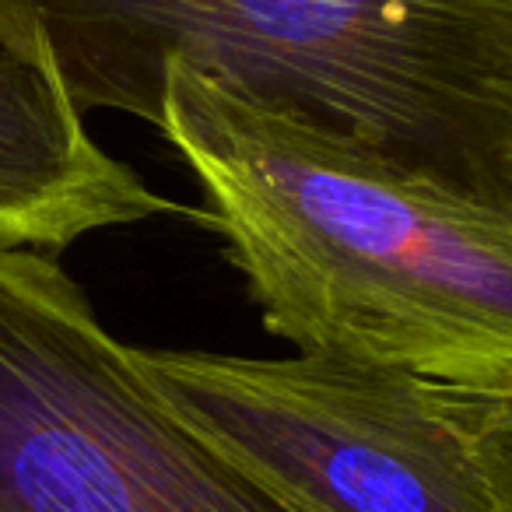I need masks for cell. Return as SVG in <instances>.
Wrapping results in <instances>:
<instances>
[{
    "label": "cell",
    "mask_w": 512,
    "mask_h": 512,
    "mask_svg": "<svg viewBox=\"0 0 512 512\" xmlns=\"http://www.w3.org/2000/svg\"><path fill=\"white\" fill-rule=\"evenodd\" d=\"M0 512H295L169 411L71 274L0 246Z\"/></svg>",
    "instance_id": "3"
},
{
    "label": "cell",
    "mask_w": 512,
    "mask_h": 512,
    "mask_svg": "<svg viewBox=\"0 0 512 512\" xmlns=\"http://www.w3.org/2000/svg\"><path fill=\"white\" fill-rule=\"evenodd\" d=\"M81 113L162 123L172 64L512 200V0H22Z\"/></svg>",
    "instance_id": "2"
},
{
    "label": "cell",
    "mask_w": 512,
    "mask_h": 512,
    "mask_svg": "<svg viewBox=\"0 0 512 512\" xmlns=\"http://www.w3.org/2000/svg\"><path fill=\"white\" fill-rule=\"evenodd\" d=\"M442 397L488 477L498 512H512V393L484 397V393L442 390Z\"/></svg>",
    "instance_id": "6"
},
{
    "label": "cell",
    "mask_w": 512,
    "mask_h": 512,
    "mask_svg": "<svg viewBox=\"0 0 512 512\" xmlns=\"http://www.w3.org/2000/svg\"><path fill=\"white\" fill-rule=\"evenodd\" d=\"M172 211L88 134L39 18L22 0H0V246L60 253Z\"/></svg>",
    "instance_id": "5"
},
{
    "label": "cell",
    "mask_w": 512,
    "mask_h": 512,
    "mask_svg": "<svg viewBox=\"0 0 512 512\" xmlns=\"http://www.w3.org/2000/svg\"><path fill=\"white\" fill-rule=\"evenodd\" d=\"M183 425L295 512H498L439 386L355 358L137 348Z\"/></svg>",
    "instance_id": "4"
},
{
    "label": "cell",
    "mask_w": 512,
    "mask_h": 512,
    "mask_svg": "<svg viewBox=\"0 0 512 512\" xmlns=\"http://www.w3.org/2000/svg\"><path fill=\"white\" fill-rule=\"evenodd\" d=\"M158 134L274 337L439 390L512 393V200L256 109L176 64Z\"/></svg>",
    "instance_id": "1"
}]
</instances>
